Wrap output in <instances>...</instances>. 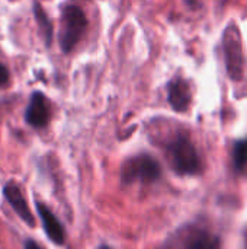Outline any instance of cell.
<instances>
[{
  "instance_id": "1",
  "label": "cell",
  "mask_w": 247,
  "mask_h": 249,
  "mask_svg": "<svg viewBox=\"0 0 247 249\" xmlns=\"http://www.w3.org/2000/svg\"><path fill=\"white\" fill-rule=\"evenodd\" d=\"M87 29V18L76 4H67L61 12L60 47L63 53H71Z\"/></svg>"
},
{
  "instance_id": "9",
  "label": "cell",
  "mask_w": 247,
  "mask_h": 249,
  "mask_svg": "<svg viewBox=\"0 0 247 249\" xmlns=\"http://www.w3.org/2000/svg\"><path fill=\"white\" fill-rule=\"evenodd\" d=\"M185 249H220V238L204 229H189L186 231Z\"/></svg>"
},
{
  "instance_id": "5",
  "label": "cell",
  "mask_w": 247,
  "mask_h": 249,
  "mask_svg": "<svg viewBox=\"0 0 247 249\" xmlns=\"http://www.w3.org/2000/svg\"><path fill=\"white\" fill-rule=\"evenodd\" d=\"M224 53H226V64L229 69V73L233 79H239L242 74V47L240 39L236 32V28L233 26V34H230V29L226 31L224 35Z\"/></svg>"
},
{
  "instance_id": "6",
  "label": "cell",
  "mask_w": 247,
  "mask_h": 249,
  "mask_svg": "<svg viewBox=\"0 0 247 249\" xmlns=\"http://www.w3.org/2000/svg\"><path fill=\"white\" fill-rule=\"evenodd\" d=\"M192 99L189 82L181 76L173 77L167 85V101L172 108L178 112H183L188 109Z\"/></svg>"
},
{
  "instance_id": "14",
  "label": "cell",
  "mask_w": 247,
  "mask_h": 249,
  "mask_svg": "<svg viewBox=\"0 0 247 249\" xmlns=\"http://www.w3.org/2000/svg\"><path fill=\"white\" fill-rule=\"evenodd\" d=\"M99 249H111V248H109L108 245H100V247H99Z\"/></svg>"
},
{
  "instance_id": "2",
  "label": "cell",
  "mask_w": 247,
  "mask_h": 249,
  "mask_svg": "<svg viewBox=\"0 0 247 249\" xmlns=\"http://www.w3.org/2000/svg\"><path fill=\"white\" fill-rule=\"evenodd\" d=\"M172 168L179 175H197L201 171V159L189 137L181 134L167 147Z\"/></svg>"
},
{
  "instance_id": "16",
  "label": "cell",
  "mask_w": 247,
  "mask_h": 249,
  "mask_svg": "<svg viewBox=\"0 0 247 249\" xmlns=\"http://www.w3.org/2000/svg\"><path fill=\"white\" fill-rule=\"evenodd\" d=\"M10 1H15V0H10Z\"/></svg>"
},
{
  "instance_id": "12",
  "label": "cell",
  "mask_w": 247,
  "mask_h": 249,
  "mask_svg": "<svg viewBox=\"0 0 247 249\" xmlns=\"http://www.w3.org/2000/svg\"><path fill=\"white\" fill-rule=\"evenodd\" d=\"M7 83H9V70L3 63H0V88L6 86Z\"/></svg>"
},
{
  "instance_id": "11",
  "label": "cell",
  "mask_w": 247,
  "mask_h": 249,
  "mask_svg": "<svg viewBox=\"0 0 247 249\" xmlns=\"http://www.w3.org/2000/svg\"><path fill=\"white\" fill-rule=\"evenodd\" d=\"M233 165L239 174L247 175V139L237 140L233 146Z\"/></svg>"
},
{
  "instance_id": "7",
  "label": "cell",
  "mask_w": 247,
  "mask_h": 249,
  "mask_svg": "<svg viewBox=\"0 0 247 249\" xmlns=\"http://www.w3.org/2000/svg\"><path fill=\"white\" fill-rule=\"evenodd\" d=\"M3 196L4 198L9 201V204L12 206V209L16 212V214L29 226H33L35 225V219L31 213V209L20 191V188L15 184V182H7L4 187H3Z\"/></svg>"
},
{
  "instance_id": "13",
  "label": "cell",
  "mask_w": 247,
  "mask_h": 249,
  "mask_svg": "<svg viewBox=\"0 0 247 249\" xmlns=\"http://www.w3.org/2000/svg\"><path fill=\"white\" fill-rule=\"evenodd\" d=\"M23 249H44L39 244H36L35 241H32V239H28L26 242H25V248Z\"/></svg>"
},
{
  "instance_id": "15",
  "label": "cell",
  "mask_w": 247,
  "mask_h": 249,
  "mask_svg": "<svg viewBox=\"0 0 247 249\" xmlns=\"http://www.w3.org/2000/svg\"><path fill=\"white\" fill-rule=\"evenodd\" d=\"M245 239H246V249H247V231H246V233H245Z\"/></svg>"
},
{
  "instance_id": "10",
  "label": "cell",
  "mask_w": 247,
  "mask_h": 249,
  "mask_svg": "<svg viewBox=\"0 0 247 249\" xmlns=\"http://www.w3.org/2000/svg\"><path fill=\"white\" fill-rule=\"evenodd\" d=\"M33 15H35L36 22H38V26H39V29H41V34H42V36H44L45 45L49 47L51 42H52L54 28H52V23H51L48 15L45 13L44 7H42L38 1H33Z\"/></svg>"
},
{
  "instance_id": "4",
  "label": "cell",
  "mask_w": 247,
  "mask_h": 249,
  "mask_svg": "<svg viewBox=\"0 0 247 249\" xmlns=\"http://www.w3.org/2000/svg\"><path fill=\"white\" fill-rule=\"evenodd\" d=\"M49 118H51V109L47 96L39 90L32 92L29 104L25 111L26 123L33 128H44L48 125Z\"/></svg>"
},
{
  "instance_id": "8",
  "label": "cell",
  "mask_w": 247,
  "mask_h": 249,
  "mask_svg": "<svg viewBox=\"0 0 247 249\" xmlns=\"http://www.w3.org/2000/svg\"><path fill=\"white\" fill-rule=\"evenodd\" d=\"M36 212H38V216L41 217L42 228L47 236L49 238V241L57 245H63L66 241V232H64L61 222L57 219V216L42 203H36Z\"/></svg>"
},
{
  "instance_id": "3",
  "label": "cell",
  "mask_w": 247,
  "mask_h": 249,
  "mask_svg": "<svg viewBox=\"0 0 247 249\" xmlns=\"http://www.w3.org/2000/svg\"><path fill=\"white\" fill-rule=\"evenodd\" d=\"M160 175H162L160 163L147 153L128 158L121 166L122 184L154 182L160 178Z\"/></svg>"
}]
</instances>
